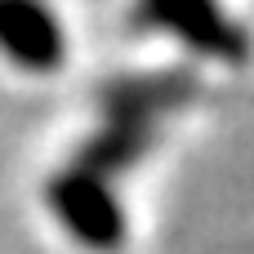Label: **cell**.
Segmentation results:
<instances>
[{"label": "cell", "instance_id": "obj_1", "mask_svg": "<svg viewBox=\"0 0 254 254\" xmlns=\"http://www.w3.org/2000/svg\"><path fill=\"white\" fill-rule=\"evenodd\" d=\"M45 201H49L54 219L94 254H116L129 237V223H125V210H121L112 183L80 165L58 170L45 183Z\"/></svg>", "mask_w": 254, "mask_h": 254}, {"label": "cell", "instance_id": "obj_2", "mask_svg": "<svg viewBox=\"0 0 254 254\" xmlns=\"http://www.w3.org/2000/svg\"><path fill=\"white\" fill-rule=\"evenodd\" d=\"M134 22L152 31H170L201 58H219V63H237L250 49L246 27L219 0H138Z\"/></svg>", "mask_w": 254, "mask_h": 254}, {"label": "cell", "instance_id": "obj_3", "mask_svg": "<svg viewBox=\"0 0 254 254\" xmlns=\"http://www.w3.org/2000/svg\"><path fill=\"white\" fill-rule=\"evenodd\" d=\"M0 54L31 76H49L67 58V31L45 0H0Z\"/></svg>", "mask_w": 254, "mask_h": 254}, {"label": "cell", "instance_id": "obj_4", "mask_svg": "<svg viewBox=\"0 0 254 254\" xmlns=\"http://www.w3.org/2000/svg\"><path fill=\"white\" fill-rule=\"evenodd\" d=\"M201 94V80L183 67L170 71H143V76H116L103 85V112L107 121H134V125H156V116L188 107Z\"/></svg>", "mask_w": 254, "mask_h": 254}, {"label": "cell", "instance_id": "obj_5", "mask_svg": "<svg viewBox=\"0 0 254 254\" xmlns=\"http://www.w3.org/2000/svg\"><path fill=\"white\" fill-rule=\"evenodd\" d=\"M152 125H134V121H107L98 134H89L85 143H80V152H76V161L71 165H80V170H89V174H98V179H107V174H121V170H129L147 147H152Z\"/></svg>", "mask_w": 254, "mask_h": 254}]
</instances>
